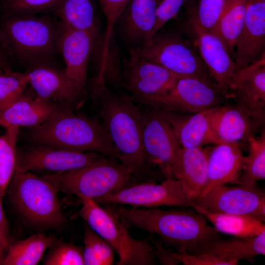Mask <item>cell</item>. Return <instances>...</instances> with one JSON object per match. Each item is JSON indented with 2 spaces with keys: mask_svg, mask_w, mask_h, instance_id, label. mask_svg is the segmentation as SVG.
I'll list each match as a JSON object with an SVG mask.
<instances>
[{
  "mask_svg": "<svg viewBox=\"0 0 265 265\" xmlns=\"http://www.w3.org/2000/svg\"><path fill=\"white\" fill-rule=\"evenodd\" d=\"M128 228L133 227L159 236L162 244L177 251L192 255L206 253L221 233L207 223L206 217L194 211L164 210L159 207L126 208L107 205Z\"/></svg>",
  "mask_w": 265,
  "mask_h": 265,
  "instance_id": "cell-1",
  "label": "cell"
},
{
  "mask_svg": "<svg viewBox=\"0 0 265 265\" xmlns=\"http://www.w3.org/2000/svg\"><path fill=\"white\" fill-rule=\"evenodd\" d=\"M87 88L99 106L102 124L115 151V158L141 177L149 173L142 143V111L132 97L113 92L103 77L95 76Z\"/></svg>",
  "mask_w": 265,
  "mask_h": 265,
  "instance_id": "cell-2",
  "label": "cell"
},
{
  "mask_svg": "<svg viewBox=\"0 0 265 265\" xmlns=\"http://www.w3.org/2000/svg\"><path fill=\"white\" fill-rule=\"evenodd\" d=\"M28 140L34 144L94 152L115 158L114 148L98 119L61 107L50 119L30 127Z\"/></svg>",
  "mask_w": 265,
  "mask_h": 265,
  "instance_id": "cell-3",
  "label": "cell"
},
{
  "mask_svg": "<svg viewBox=\"0 0 265 265\" xmlns=\"http://www.w3.org/2000/svg\"><path fill=\"white\" fill-rule=\"evenodd\" d=\"M6 192L15 211L28 224L56 229L66 224L58 191L42 176L29 171H15Z\"/></svg>",
  "mask_w": 265,
  "mask_h": 265,
  "instance_id": "cell-4",
  "label": "cell"
},
{
  "mask_svg": "<svg viewBox=\"0 0 265 265\" xmlns=\"http://www.w3.org/2000/svg\"><path fill=\"white\" fill-rule=\"evenodd\" d=\"M1 40L9 53L29 64L46 60L57 50L60 23L48 16L34 14L5 17Z\"/></svg>",
  "mask_w": 265,
  "mask_h": 265,
  "instance_id": "cell-5",
  "label": "cell"
},
{
  "mask_svg": "<svg viewBox=\"0 0 265 265\" xmlns=\"http://www.w3.org/2000/svg\"><path fill=\"white\" fill-rule=\"evenodd\" d=\"M58 192L96 201L131 185L132 171L116 161L104 157L82 167L42 176Z\"/></svg>",
  "mask_w": 265,
  "mask_h": 265,
  "instance_id": "cell-6",
  "label": "cell"
},
{
  "mask_svg": "<svg viewBox=\"0 0 265 265\" xmlns=\"http://www.w3.org/2000/svg\"><path fill=\"white\" fill-rule=\"evenodd\" d=\"M81 207L77 215L103 238L119 256L117 265H153L157 259L152 238L137 239L128 231L126 224L107 207L94 200L79 198Z\"/></svg>",
  "mask_w": 265,
  "mask_h": 265,
  "instance_id": "cell-7",
  "label": "cell"
},
{
  "mask_svg": "<svg viewBox=\"0 0 265 265\" xmlns=\"http://www.w3.org/2000/svg\"><path fill=\"white\" fill-rule=\"evenodd\" d=\"M134 48L144 59L176 75L215 82L195 46L179 33H156L148 41Z\"/></svg>",
  "mask_w": 265,
  "mask_h": 265,
  "instance_id": "cell-8",
  "label": "cell"
},
{
  "mask_svg": "<svg viewBox=\"0 0 265 265\" xmlns=\"http://www.w3.org/2000/svg\"><path fill=\"white\" fill-rule=\"evenodd\" d=\"M180 77L144 59L135 48L130 50L121 71L122 84L133 100L149 106L169 91Z\"/></svg>",
  "mask_w": 265,
  "mask_h": 265,
  "instance_id": "cell-9",
  "label": "cell"
},
{
  "mask_svg": "<svg viewBox=\"0 0 265 265\" xmlns=\"http://www.w3.org/2000/svg\"><path fill=\"white\" fill-rule=\"evenodd\" d=\"M225 94L215 82L189 76H181L173 88L150 106L159 109L195 113L221 105Z\"/></svg>",
  "mask_w": 265,
  "mask_h": 265,
  "instance_id": "cell-10",
  "label": "cell"
},
{
  "mask_svg": "<svg viewBox=\"0 0 265 265\" xmlns=\"http://www.w3.org/2000/svg\"><path fill=\"white\" fill-rule=\"evenodd\" d=\"M95 202L145 208L162 206L192 208L195 205L194 201L186 194L181 183L176 179H165L160 184L145 182L131 185Z\"/></svg>",
  "mask_w": 265,
  "mask_h": 265,
  "instance_id": "cell-11",
  "label": "cell"
},
{
  "mask_svg": "<svg viewBox=\"0 0 265 265\" xmlns=\"http://www.w3.org/2000/svg\"><path fill=\"white\" fill-rule=\"evenodd\" d=\"M194 202L208 212L247 215L265 221V192L257 185L218 186Z\"/></svg>",
  "mask_w": 265,
  "mask_h": 265,
  "instance_id": "cell-12",
  "label": "cell"
},
{
  "mask_svg": "<svg viewBox=\"0 0 265 265\" xmlns=\"http://www.w3.org/2000/svg\"><path fill=\"white\" fill-rule=\"evenodd\" d=\"M142 143L148 163L157 166L165 179H175L172 166L181 145L172 127L156 108L142 111Z\"/></svg>",
  "mask_w": 265,
  "mask_h": 265,
  "instance_id": "cell-13",
  "label": "cell"
},
{
  "mask_svg": "<svg viewBox=\"0 0 265 265\" xmlns=\"http://www.w3.org/2000/svg\"><path fill=\"white\" fill-rule=\"evenodd\" d=\"M225 96L226 99H233L262 129H265V53L235 72L227 85Z\"/></svg>",
  "mask_w": 265,
  "mask_h": 265,
  "instance_id": "cell-14",
  "label": "cell"
},
{
  "mask_svg": "<svg viewBox=\"0 0 265 265\" xmlns=\"http://www.w3.org/2000/svg\"><path fill=\"white\" fill-rule=\"evenodd\" d=\"M17 150L15 171L53 173L77 169L103 157L94 152H80L34 144Z\"/></svg>",
  "mask_w": 265,
  "mask_h": 265,
  "instance_id": "cell-15",
  "label": "cell"
},
{
  "mask_svg": "<svg viewBox=\"0 0 265 265\" xmlns=\"http://www.w3.org/2000/svg\"><path fill=\"white\" fill-rule=\"evenodd\" d=\"M95 45V40L89 33L62 26L57 50L65 64L64 70L66 76L76 89L81 101L87 89V67Z\"/></svg>",
  "mask_w": 265,
  "mask_h": 265,
  "instance_id": "cell-16",
  "label": "cell"
},
{
  "mask_svg": "<svg viewBox=\"0 0 265 265\" xmlns=\"http://www.w3.org/2000/svg\"><path fill=\"white\" fill-rule=\"evenodd\" d=\"M26 73L29 84L37 96L51 101L60 106L74 110L81 100L67 79L64 70L48 63L46 60L29 64Z\"/></svg>",
  "mask_w": 265,
  "mask_h": 265,
  "instance_id": "cell-17",
  "label": "cell"
},
{
  "mask_svg": "<svg viewBox=\"0 0 265 265\" xmlns=\"http://www.w3.org/2000/svg\"><path fill=\"white\" fill-rule=\"evenodd\" d=\"M265 49V0H248L243 27L236 45L237 70L258 59Z\"/></svg>",
  "mask_w": 265,
  "mask_h": 265,
  "instance_id": "cell-18",
  "label": "cell"
},
{
  "mask_svg": "<svg viewBox=\"0 0 265 265\" xmlns=\"http://www.w3.org/2000/svg\"><path fill=\"white\" fill-rule=\"evenodd\" d=\"M262 130L254 119L236 103L221 105L213 120L212 144L248 142Z\"/></svg>",
  "mask_w": 265,
  "mask_h": 265,
  "instance_id": "cell-19",
  "label": "cell"
},
{
  "mask_svg": "<svg viewBox=\"0 0 265 265\" xmlns=\"http://www.w3.org/2000/svg\"><path fill=\"white\" fill-rule=\"evenodd\" d=\"M219 106L195 113L157 109L172 127L181 147L191 148L212 144V124Z\"/></svg>",
  "mask_w": 265,
  "mask_h": 265,
  "instance_id": "cell-20",
  "label": "cell"
},
{
  "mask_svg": "<svg viewBox=\"0 0 265 265\" xmlns=\"http://www.w3.org/2000/svg\"><path fill=\"white\" fill-rule=\"evenodd\" d=\"M208 148L181 147L175 158L172 172L187 196L194 201L200 196L207 183Z\"/></svg>",
  "mask_w": 265,
  "mask_h": 265,
  "instance_id": "cell-21",
  "label": "cell"
},
{
  "mask_svg": "<svg viewBox=\"0 0 265 265\" xmlns=\"http://www.w3.org/2000/svg\"><path fill=\"white\" fill-rule=\"evenodd\" d=\"M208 148L207 180L200 196L217 186L235 184L243 166L244 156L238 143H222Z\"/></svg>",
  "mask_w": 265,
  "mask_h": 265,
  "instance_id": "cell-22",
  "label": "cell"
},
{
  "mask_svg": "<svg viewBox=\"0 0 265 265\" xmlns=\"http://www.w3.org/2000/svg\"><path fill=\"white\" fill-rule=\"evenodd\" d=\"M159 2L158 0L128 1L116 22L127 41L143 43L152 37Z\"/></svg>",
  "mask_w": 265,
  "mask_h": 265,
  "instance_id": "cell-23",
  "label": "cell"
},
{
  "mask_svg": "<svg viewBox=\"0 0 265 265\" xmlns=\"http://www.w3.org/2000/svg\"><path fill=\"white\" fill-rule=\"evenodd\" d=\"M62 107L49 100L24 94L5 109L0 111V126L32 127L50 119Z\"/></svg>",
  "mask_w": 265,
  "mask_h": 265,
  "instance_id": "cell-24",
  "label": "cell"
},
{
  "mask_svg": "<svg viewBox=\"0 0 265 265\" xmlns=\"http://www.w3.org/2000/svg\"><path fill=\"white\" fill-rule=\"evenodd\" d=\"M194 41L211 76L225 94L230 80L237 71L235 60L221 40L211 32L196 36Z\"/></svg>",
  "mask_w": 265,
  "mask_h": 265,
  "instance_id": "cell-25",
  "label": "cell"
},
{
  "mask_svg": "<svg viewBox=\"0 0 265 265\" xmlns=\"http://www.w3.org/2000/svg\"><path fill=\"white\" fill-rule=\"evenodd\" d=\"M64 27L90 34L95 42L94 49L105 44L100 37V26L93 0H61L51 10Z\"/></svg>",
  "mask_w": 265,
  "mask_h": 265,
  "instance_id": "cell-26",
  "label": "cell"
},
{
  "mask_svg": "<svg viewBox=\"0 0 265 265\" xmlns=\"http://www.w3.org/2000/svg\"><path fill=\"white\" fill-rule=\"evenodd\" d=\"M206 253L228 261L245 260L253 264L257 256L265 255V232L252 238H221L213 242Z\"/></svg>",
  "mask_w": 265,
  "mask_h": 265,
  "instance_id": "cell-27",
  "label": "cell"
},
{
  "mask_svg": "<svg viewBox=\"0 0 265 265\" xmlns=\"http://www.w3.org/2000/svg\"><path fill=\"white\" fill-rule=\"evenodd\" d=\"M248 0H225L216 26L211 32L222 42L235 60L236 45L241 33Z\"/></svg>",
  "mask_w": 265,
  "mask_h": 265,
  "instance_id": "cell-28",
  "label": "cell"
},
{
  "mask_svg": "<svg viewBox=\"0 0 265 265\" xmlns=\"http://www.w3.org/2000/svg\"><path fill=\"white\" fill-rule=\"evenodd\" d=\"M192 208L203 215L221 233L232 237L252 238L265 232V222L254 217L210 212L196 205Z\"/></svg>",
  "mask_w": 265,
  "mask_h": 265,
  "instance_id": "cell-29",
  "label": "cell"
},
{
  "mask_svg": "<svg viewBox=\"0 0 265 265\" xmlns=\"http://www.w3.org/2000/svg\"><path fill=\"white\" fill-rule=\"evenodd\" d=\"M57 241L55 236L38 234L9 243L1 265H37L45 251Z\"/></svg>",
  "mask_w": 265,
  "mask_h": 265,
  "instance_id": "cell-30",
  "label": "cell"
},
{
  "mask_svg": "<svg viewBox=\"0 0 265 265\" xmlns=\"http://www.w3.org/2000/svg\"><path fill=\"white\" fill-rule=\"evenodd\" d=\"M259 136L250 138L249 154L244 156L243 166L236 185H256L265 179V131L261 130Z\"/></svg>",
  "mask_w": 265,
  "mask_h": 265,
  "instance_id": "cell-31",
  "label": "cell"
},
{
  "mask_svg": "<svg viewBox=\"0 0 265 265\" xmlns=\"http://www.w3.org/2000/svg\"><path fill=\"white\" fill-rule=\"evenodd\" d=\"M0 135V194L2 197L6 193L8 185L15 173L16 147L19 129L17 126L5 128Z\"/></svg>",
  "mask_w": 265,
  "mask_h": 265,
  "instance_id": "cell-32",
  "label": "cell"
},
{
  "mask_svg": "<svg viewBox=\"0 0 265 265\" xmlns=\"http://www.w3.org/2000/svg\"><path fill=\"white\" fill-rule=\"evenodd\" d=\"M152 242L155 256L159 262L164 265H175L182 264L185 265H236L238 263L223 259L213 254L204 253L192 255L186 252L173 251L165 249L161 242L154 240Z\"/></svg>",
  "mask_w": 265,
  "mask_h": 265,
  "instance_id": "cell-33",
  "label": "cell"
},
{
  "mask_svg": "<svg viewBox=\"0 0 265 265\" xmlns=\"http://www.w3.org/2000/svg\"><path fill=\"white\" fill-rule=\"evenodd\" d=\"M83 255L85 265H111L114 251L110 245L86 223L84 226Z\"/></svg>",
  "mask_w": 265,
  "mask_h": 265,
  "instance_id": "cell-34",
  "label": "cell"
},
{
  "mask_svg": "<svg viewBox=\"0 0 265 265\" xmlns=\"http://www.w3.org/2000/svg\"><path fill=\"white\" fill-rule=\"evenodd\" d=\"M225 0H198L190 23L195 36L211 32L222 13Z\"/></svg>",
  "mask_w": 265,
  "mask_h": 265,
  "instance_id": "cell-35",
  "label": "cell"
},
{
  "mask_svg": "<svg viewBox=\"0 0 265 265\" xmlns=\"http://www.w3.org/2000/svg\"><path fill=\"white\" fill-rule=\"evenodd\" d=\"M28 84L26 72H14L9 68L0 72V111L21 97Z\"/></svg>",
  "mask_w": 265,
  "mask_h": 265,
  "instance_id": "cell-36",
  "label": "cell"
},
{
  "mask_svg": "<svg viewBox=\"0 0 265 265\" xmlns=\"http://www.w3.org/2000/svg\"><path fill=\"white\" fill-rule=\"evenodd\" d=\"M45 265H83V248L71 242L58 241L43 261Z\"/></svg>",
  "mask_w": 265,
  "mask_h": 265,
  "instance_id": "cell-37",
  "label": "cell"
},
{
  "mask_svg": "<svg viewBox=\"0 0 265 265\" xmlns=\"http://www.w3.org/2000/svg\"><path fill=\"white\" fill-rule=\"evenodd\" d=\"M61 0H3L0 10L5 17L51 11Z\"/></svg>",
  "mask_w": 265,
  "mask_h": 265,
  "instance_id": "cell-38",
  "label": "cell"
},
{
  "mask_svg": "<svg viewBox=\"0 0 265 265\" xmlns=\"http://www.w3.org/2000/svg\"><path fill=\"white\" fill-rule=\"evenodd\" d=\"M130 0H99L101 9L106 21L105 34V53H108L113 45V32L116 22Z\"/></svg>",
  "mask_w": 265,
  "mask_h": 265,
  "instance_id": "cell-39",
  "label": "cell"
},
{
  "mask_svg": "<svg viewBox=\"0 0 265 265\" xmlns=\"http://www.w3.org/2000/svg\"><path fill=\"white\" fill-rule=\"evenodd\" d=\"M186 0H161L157 11V22L152 37L169 20L176 16Z\"/></svg>",
  "mask_w": 265,
  "mask_h": 265,
  "instance_id": "cell-40",
  "label": "cell"
},
{
  "mask_svg": "<svg viewBox=\"0 0 265 265\" xmlns=\"http://www.w3.org/2000/svg\"><path fill=\"white\" fill-rule=\"evenodd\" d=\"M1 197L0 194V230L4 235L7 237L9 230V226L3 209L1 200Z\"/></svg>",
  "mask_w": 265,
  "mask_h": 265,
  "instance_id": "cell-41",
  "label": "cell"
},
{
  "mask_svg": "<svg viewBox=\"0 0 265 265\" xmlns=\"http://www.w3.org/2000/svg\"><path fill=\"white\" fill-rule=\"evenodd\" d=\"M9 243L7 237L4 235L0 230V265L2 264L3 260L6 255Z\"/></svg>",
  "mask_w": 265,
  "mask_h": 265,
  "instance_id": "cell-42",
  "label": "cell"
},
{
  "mask_svg": "<svg viewBox=\"0 0 265 265\" xmlns=\"http://www.w3.org/2000/svg\"><path fill=\"white\" fill-rule=\"evenodd\" d=\"M9 68L7 61L4 55L2 54L0 55V72Z\"/></svg>",
  "mask_w": 265,
  "mask_h": 265,
  "instance_id": "cell-43",
  "label": "cell"
},
{
  "mask_svg": "<svg viewBox=\"0 0 265 265\" xmlns=\"http://www.w3.org/2000/svg\"><path fill=\"white\" fill-rule=\"evenodd\" d=\"M1 40V31H0V41ZM2 53L0 52V55L2 54Z\"/></svg>",
  "mask_w": 265,
  "mask_h": 265,
  "instance_id": "cell-44",
  "label": "cell"
}]
</instances>
